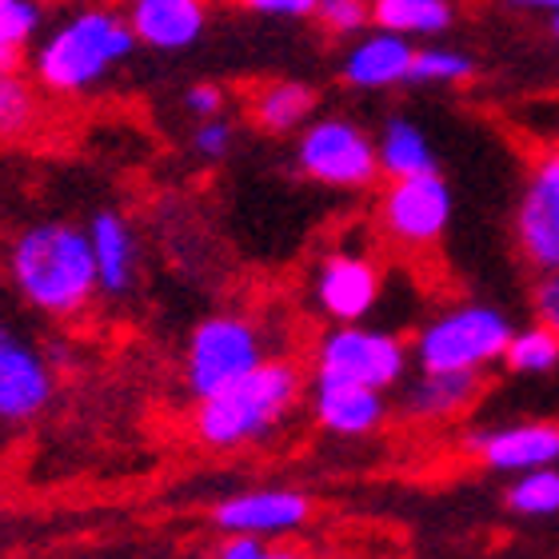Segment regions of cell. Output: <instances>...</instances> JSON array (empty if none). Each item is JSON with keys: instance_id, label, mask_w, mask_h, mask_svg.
<instances>
[{"instance_id": "836d02e7", "label": "cell", "mask_w": 559, "mask_h": 559, "mask_svg": "<svg viewBox=\"0 0 559 559\" xmlns=\"http://www.w3.org/2000/svg\"><path fill=\"white\" fill-rule=\"evenodd\" d=\"M551 36L559 40V12H551Z\"/></svg>"}, {"instance_id": "3957f363", "label": "cell", "mask_w": 559, "mask_h": 559, "mask_svg": "<svg viewBox=\"0 0 559 559\" xmlns=\"http://www.w3.org/2000/svg\"><path fill=\"white\" fill-rule=\"evenodd\" d=\"M136 33L124 12L84 4L48 28L33 48V81L57 96H84L136 52Z\"/></svg>"}, {"instance_id": "ffe728a7", "label": "cell", "mask_w": 559, "mask_h": 559, "mask_svg": "<svg viewBox=\"0 0 559 559\" xmlns=\"http://www.w3.org/2000/svg\"><path fill=\"white\" fill-rule=\"evenodd\" d=\"M316 112V88L304 81H269L252 96V120L272 136L300 132Z\"/></svg>"}, {"instance_id": "e575fe53", "label": "cell", "mask_w": 559, "mask_h": 559, "mask_svg": "<svg viewBox=\"0 0 559 559\" xmlns=\"http://www.w3.org/2000/svg\"><path fill=\"white\" fill-rule=\"evenodd\" d=\"M76 4H93V0H76Z\"/></svg>"}, {"instance_id": "ba28073f", "label": "cell", "mask_w": 559, "mask_h": 559, "mask_svg": "<svg viewBox=\"0 0 559 559\" xmlns=\"http://www.w3.org/2000/svg\"><path fill=\"white\" fill-rule=\"evenodd\" d=\"M296 168L312 185L340 188V192H364L380 176L376 136L360 129L348 117H320L308 120L296 140Z\"/></svg>"}, {"instance_id": "d6a6232c", "label": "cell", "mask_w": 559, "mask_h": 559, "mask_svg": "<svg viewBox=\"0 0 559 559\" xmlns=\"http://www.w3.org/2000/svg\"><path fill=\"white\" fill-rule=\"evenodd\" d=\"M520 9H532V12H559V0H512Z\"/></svg>"}, {"instance_id": "603a6c76", "label": "cell", "mask_w": 559, "mask_h": 559, "mask_svg": "<svg viewBox=\"0 0 559 559\" xmlns=\"http://www.w3.org/2000/svg\"><path fill=\"white\" fill-rule=\"evenodd\" d=\"M503 503H508V512L524 515V520L559 515V467H532V472L512 476V484L503 491Z\"/></svg>"}, {"instance_id": "4fadbf2b", "label": "cell", "mask_w": 559, "mask_h": 559, "mask_svg": "<svg viewBox=\"0 0 559 559\" xmlns=\"http://www.w3.org/2000/svg\"><path fill=\"white\" fill-rule=\"evenodd\" d=\"M312 520V500L300 488H245L224 496L212 508V524L221 536H296Z\"/></svg>"}, {"instance_id": "1f68e13d", "label": "cell", "mask_w": 559, "mask_h": 559, "mask_svg": "<svg viewBox=\"0 0 559 559\" xmlns=\"http://www.w3.org/2000/svg\"><path fill=\"white\" fill-rule=\"evenodd\" d=\"M236 4L257 16H272V21H308L320 9V0H236Z\"/></svg>"}, {"instance_id": "7a4b0ae2", "label": "cell", "mask_w": 559, "mask_h": 559, "mask_svg": "<svg viewBox=\"0 0 559 559\" xmlns=\"http://www.w3.org/2000/svg\"><path fill=\"white\" fill-rule=\"evenodd\" d=\"M300 408H308V372L292 356H269L216 396L197 400L192 436L209 452H248L280 436Z\"/></svg>"}, {"instance_id": "4dcf8cb0", "label": "cell", "mask_w": 559, "mask_h": 559, "mask_svg": "<svg viewBox=\"0 0 559 559\" xmlns=\"http://www.w3.org/2000/svg\"><path fill=\"white\" fill-rule=\"evenodd\" d=\"M224 105H228V93H224L221 84L200 81V84H188V88H185V112H188L192 120L221 117Z\"/></svg>"}, {"instance_id": "f1b7e54d", "label": "cell", "mask_w": 559, "mask_h": 559, "mask_svg": "<svg viewBox=\"0 0 559 559\" xmlns=\"http://www.w3.org/2000/svg\"><path fill=\"white\" fill-rule=\"evenodd\" d=\"M216 559H308L296 548H284L280 539H264V536H224Z\"/></svg>"}, {"instance_id": "e0dca14e", "label": "cell", "mask_w": 559, "mask_h": 559, "mask_svg": "<svg viewBox=\"0 0 559 559\" xmlns=\"http://www.w3.org/2000/svg\"><path fill=\"white\" fill-rule=\"evenodd\" d=\"M84 228H88V240H93L100 296H108V300H124V296L136 288V276H140L136 228H132L129 216L117 209H96Z\"/></svg>"}, {"instance_id": "277c9868", "label": "cell", "mask_w": 559, "mask_h": 559, "mask_svg": "<svg viewBox=\"0 0 559 559\" xmlns=\"http://www.w3.org/2000/svg\"><path fill=\"white\" fill-rule=\"evenodd\" d=\"M512 316L484 300H460L431 312L412 336V360L424 372H488L503 364Z\"/></svg>"}, {"instance_id": "484cf974", "label": "cell", "mask_w": 559, "mask_h": 559, "mask_svg": "<svg viewBox=\"0 0 559 559\" xmlns=\"http://www.w3.org/2000/svg\"><path fill=\"white\" fill-rule=\"evenodd\" d=\"M472 76H476V60L467 57L464 48L424 45L416 48L408 84H464Z\"/></svg>"}, {"instance_id": "7c38bea8", "label": "cell", "mask_w": 559, "mask_h": 559, "mask_svg": "<svg viewBox=\"0 0 559 559\" xmlns=\"http://www.w3.org/2000/svg\"><path fill=\"white\" fill-rule=\"evenodd\" d=\"M464 452L488 472L520 476L532 467H559V424L556 419H512L464 436Z\"/></svg>"}, {"instance_id": "52a82bcc", "label": "cell", "mask_w": 559, "mask_h": 559, "mask_svg": "<svg viewBox=\"0 0 559 559\" xmlns=\"http://www.w3.org/2000/svg\"><path fill=\"white\" fill-rule=\"evenodd\" d=\"M57 392V360L21 320L0 312V431L33 428L52 408Z\"/></svg>"}, {"instance_id": "44dd1931", "label": "cell", "mask_w": 559, "mask_h": 559, "mask_svg": "<svg viewBox=\"0 0 559 559\" xmlns=\"http://www.w3.org/2000/svg\"><path fill=\"white\" fill-rule=\"evenodd\" d=\"M455 21L452 0H372V24L408 40L443 36Z\"/></svg>"}, {"instance_id": "5b68a950", "label": "cell", "mask_w": 559, "mask_h": 559, "mask_svg": "<svg viewBox=\"0 0 559 559\" xmlns=\"http://www.w3.org/2000/svg\"><path fill=\"white\" fill-rule=\"evenodd\" d=\"M276 356L272 352L269 328L260 324L252 312H212L204 316L185 340L180 356V376L192 404L216 396L221 388L236 384L240 376Z\"/></svg>"}, {"instance_id": "7402d4cb", "label": "cell", "mask_w": 559, "mask_h": 559, "mask_svg": "<svg viewBox=\"0 0 559 559\" xmlns=\"http://www.w3.org/2000/svg\"><path fill=\"white\" fill-rule=\"evenodd\" d=\"M503 368L512 376H551L559 372V336L544 324L515 328L503 352Z\"/></svg>"}, {"instance_id": "6da1fadb", "label": "cell", "mask_w": 559, "mask_h": 559, "mask_svg": "<svg viewBox=\"0 0 559 559\" xmlns=\"http://www.w3.org/2000/svg\"><path fill=\"white\" fill-rule=\"evenodd\" d=\"M9 284L24 308L45 320H76L100 296L88 228L72 221H36L12 236Z\"/></svg>"}, {"instance_id": "83f0119b", "label": "cell", "mask_w": 559, "mask_h": 559, "mask_svg": "<svg viewBox=\"0 0 559 559\" xmlns=\"http://www.w3.org/2000/svg\"><path fill=\"white\" fill-rule=\"evenodd\" d=\"M236 144V124L228 117H209V120H197V129H192V152H197L204 164H221L228 160V152Z\"/></svg>"}, {"instance_id": "2e32d148", "label": "cell", "mask_w": 559, "mask_h": 559, "mask_svg": "<svg viewBox=\"0 0 559 559\" xmlns=\"http://www.w3.org/2000/svg\"><path fill=\"white\" fill-rule=\"evenodd\" d=\"M412 60H416V45H412L408 36L388 33V28H376L372 24L368 33H360L348 45L340 76L356 93H384V88L408 84Z\"/></svg>"}, {"instance_id": "8fae6325", "label": "cell", "mask_w": 559, "mask_h": 559, "mask_svg": "<svg viewBox=\"0 0 559 559\" xmlns=\"http://www.w3.org/2000/svg\"><path fill=\"white\" fill-rule=\"evenodd\" d=\"M515 248L532 272H559V148L539 152L515 204Z\"/></svg>"}, {"instance_id": "d6986e66", "label": "cell", "mask_w": 559, "mask_h": 559, "mask_svg": "<svg viewBox=\"0 0 559 559\" xmlns=\"http://www.w3.org/2000/svg\"><path fill=\"white\" fill-rule=\"evenodd\" d=\"M376 156H380V176L404 180V176L440 173L436 168V148L428 132L419 129L412 117H388L376 136Z\"/></svg>"}, {"instance_id": "f546056e", "label": "cell", "mask_w": 559, "mask_h": 559, "mask_svg": "<svg viewBox=\"0 0 559 559\" xmlns=\"http://www.w3.org/2000/svg\"><path fill=\"white\" fill-rule=\"evenodd\" d=\"M532 316L536 324L551 328L559 336V272H539L532 284Z\"/></svg>"}, {"instance_id": "9c48e42d", "label": "cell", "mask_w": 559, "mask_h": 559, "mask_svg": "<svg viewBox=\"0 0 559 559\" xmlns=\"http://www.w3.org/2000/svg\"><path fill=\"white\" fill-rule=\"evenodd\" d=\"M455 200L452 188L440 173L404 176V180H388L384 197H380V233L404 252H424V248L440 245L448 224H452Z\"/></svg>"}, {"instance_id": "9a60e30c", "label": "cell", "mask_w": 559, "mask_h": 559, "mask_svg": "<svg viewBox=\"0 0 559 559\" xmlns=\"http://www.w3.org/2000/svg\"><path fill=\"white\" fill-rule=\"evenodd\" d=\"M488 388L484 372H424L400 384V416L412 424H452L476 408Z\"/></svg>"}, {"instance_id": "d4e9b609", "label": "cell", "mask_w": 559, "mask_h": 559, "mask_svg": "<svg viewBox=\"0 0 559 559\" xmlns=\"http://www.w3.org/2000/svg\"><path fill=\"white\" fill-rule=\"evenodd\" d=\"M45 0H0V69H16L21 52L40 40Z\"/></svg>"}, {"instance_id": "5bb4252c", "label": "cell", "mask_w": 559, "mask_h": 559, "mask_svg": "<svg viewBox=\"0 0 559 559\" xmlns=\"http://www.w3.org/2000/svg\"><path fill=\"white\" fill-rule=\"evenodd\" d=\"M308 412H312L316 428L336 440H368L388 424L392 404L380 388L308 376Z\"/></svg>"}, {"instance_id": "4316f807", "label": "cell", "mask_w": 559, "mask_h": 559, "mask_svg": "<svg viewBox=\"0 0 559 559\" xmlns=\"http://www.w3.org/2000/svg\"><path fill=\"white\" fill-rule=\"evenodd\" d=\"M316 21L328 36L356 40L360 33L372 28V0H320Z\"/></svg>"}, {"instance_id": "cb8c5ba5", "label": "cell", "mask_w": 559, "mask_h": 559, "mask_svg": "<svg viewBox=\"0 0 559 559\" xmlns=\"http://www.w3.org/2000/svg\"><path fill=\"white\" fill-rule=\"evenodd\" d=\"M40 120V96L36 81L21 69H0V140H21Z\"/></svg>"}, {"instance_id": "8992f818", "label": "cell", "mask_w": 559, "mask_h": 559, "mask_svg": "<svg viewBox=\"0 0 559 559\" xmlns=\"http://www.w3.org/2000/svg\"><path fill=\"white\" fill-rule=\"evenodd\" d=\"M412 340H404L392 328L360 324H332L320 332L308 356V376L320 380H348V384H368L380 392H400V384L412 376Z\"/></svg>"}, {"instance_id": "ac0fdd59", "label": "cell", "mask_w": 559, "mask_h": 559, "mask_svg": "<svg viewBox=\"0 0 559 559\" xmlns=\"http://www.w3.org/2000/svg\"><path fill=\"white\" fill-rule=\"evenodd\" d=\"M132 33L152 52H185L209 28V0H129Z\"/></svg>"}, {"instance_id": "30bf717a", "label": "cell", "mask_w": 559, "mask_h": 559, "mask_svg": "<svg viewBox=\"0 0 559 559\" xmlns=\"http://www.w3.org/2000/svg\"><path fill=\"white\" fill-rule=\"evenodd\" d=\"M308 292L328 324H360L384 300V272L360 248H332L316 264Z\"/></svg>"}]
</instances>
